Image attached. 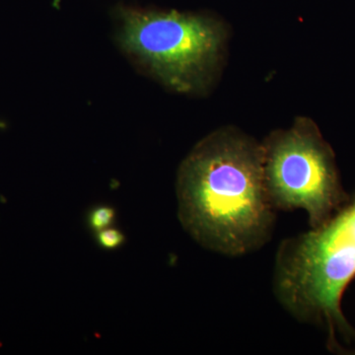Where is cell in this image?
Instances as JSON below:
<instances>
[{"label": "cell", "instance_id": "6da1fadb", "mask_svg": "<svg viewBox=\"0 0 355 355\" xmlns=\"http://www.w3.org/2000/svg\"><path fill=\"white\" fill-rule=\"evenodd\" d=\"M178 217L216 253L239 257L270 241L275 211L263 178V147L234 128L198 142L178 170Z\"/></svg>", "mask_w": 355, "mask_h": 355}, {"label": "cell", "instance_id": "7a4b0ae2", "mask_svg": "<svg viewBox=\"0 0 355 355\" xmlns=\"http://www.w3.org/2000/svg\"><path fill=\"white\" fill-rule=\"evenodd\" d=\"M355 277V196L331 218L280 243L275 256L273 291L298 321L326 331L331 352L338 336L355 331L343 316L342 299Z\"/></svg>", "mask_w": 355, "mask_h": 355}, {"label": "cell", "instance_id": "3957f363", "mask_svg": "<svg viewBox=\"0 0 355 355\" xmlns=\"http://www.w3.org/2000/svg\"><path fill=\"white\" fill-rule=\"evenodd\" d=\"M114 37L137 69L173 92L203 94L220 70L227 30L209 14L121 6Z\"/></svg>", "mask_w": 355, "mask_h": 355}, {"label": "cell", "instance_id": "277c9868", "mask_svg": "<svg viewBox=\"0 0 355 355\" xmlns=\"http://www.w3.org/2000/svg\"><path fill=\"white\" fill-rule=\"evenodd\" d=\"M261 147L266 189L275 209L305 210L314 228L349 202L335 153L310 119L270 133Z\"/></svg>", "mask_w": 355, "mask_h": 355}, {"label": "cell", "instance_id": "5b68a950", "mask_svg": "<svg viewBox=\"0 0 355 355\" xmlns=\"http://www.w3.org/2000/svg\"><path fill=\"white\" fill-rule=\"evenodd\" d=\"M114 218H116V210L113 207L102 205V207H95L89 214V225L93 230L98 232L111 226Z\"/></svg>", "mask_w": 355, "mask_h": 355}, {"label": "cell", "instance_id": "8992f818", "mask_svg": "<svg viewBox=\"0 0 355 355\" xmlns=\"http://www.w3.org/2000/svg\"><path fill=\"white\" fill-rule=\"evenodd\" d=\"M97 242L103 249L114 250L125 242V235L118 229L106 228L97 232Z\"/></svg>", "mask_w": 355, "mask_h": 355}]
</instances>
